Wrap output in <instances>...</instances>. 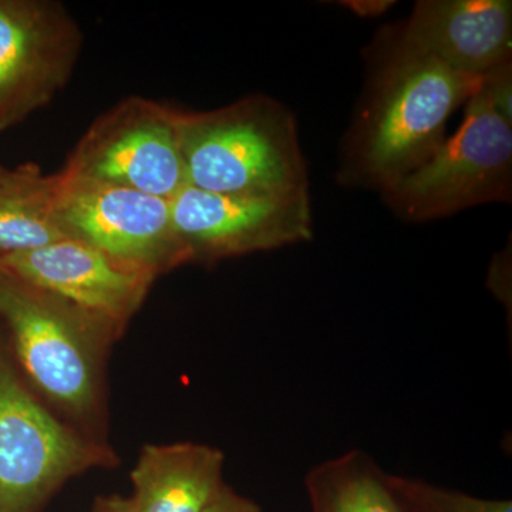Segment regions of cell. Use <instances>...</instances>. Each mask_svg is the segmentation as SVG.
<instances>
[{
  "label": "cell",
  "mask_w": 512,
  "mask_h": 512,
  "mask_svg": "<svg viewBox=\"0 0 512 512\" xmlns=\"http://www.w3.org/2000/svg\"><path fill=\"white\" fill-rule=\"evenodd\" d=\"M57 217L70 238L161 276L188 265L170 200L60 171Z\"/></svg>",
  "instance_id": "obj_7"
},
{
  "label": "cell",
  "mask_w": 512,
  "mask_h": 512,
  "mask_svg": "<svg viewBox=\"0 0 512 512\" xmlns=\"http://www.w3.org/2000/svg\"><path fill=\"white\" fill-rule=\"evenodd\" d=\"M400 42L450 69L481 77L511 62L510 0H420Z\"/></svg>",
  "instance_id": "obj_11"
},
{
  "label": "cell",
  "mask_w": 512,
  "mask_h": 512,
  "mask_svg": "<svg viewBox=\"0 0 512 512\" xmlns=\"http://www.w3.org/2000/svg\"><path fill=\"white\" fill-rule=\"evenodd\" d=\"M343 5L360 18H377L392 8L394 2L393 0H348L343 2Z\"/></svg>",
  "instance_id": "obj_18"
},
{
  "label": "cell",
  "mask_w": 512,
  "mask_h": 512,
  "mask_svg": "<svg viewBox=\"0 0 512 512\" xmlns=\"http://www.w3.org/2000/svg\"><path fill=\"white\" fill-rule=\"evenodd\" d=\"M312 512H404L387 473L359 450L323 461L305 480Z\"/></svg>",
  "instance_id": "obj_14"
},
{
  "label": "cell",
  "mask_w": 512,
  "mask_h": 512,
  "mask_svg": "<svg viewBox=\"0 0 512 512\" xmlns=\"http://www.w3.org/2000/svg\"><path fill=\"white\" fill-rule=\"evenodd\" d=\"M10 174H12V170H9V168H6L5 165L0 164V183L8 180Z\"/></svg>",
  "instance_id": "obj_20"
},
{
  "label": "cell",
  "mask_w": 512,
  "mask_h": 512,
  "mask_svg": "<svg viewBox=\"0 0 512 512\" xmlns=\"http://www.w3.org/2000/svg\"><path fill=\"white\" fill-rule=\"evenodd\" d=\"M82 46V29L62 3L0 0V133L55 99Z\"/></svg>",
  "instance_id": "obj_9"
},
{
  "label": "cell",
  "mask_w": 512,
  "mask_h": 512,
  "mask_svg": "<svg viewBox=\"0 0 512 512\" xmlns=\"http://www.w3.org/2000/svg\"><path fill=\"white\" fill-rule=\"evenodd\" d=\"M480 82L397 40L373 77L342 178L382 191L426 164L446 141L447 121Z\"/></svg>",
  "instance_id": "obj_2"
},
{
  "label": "cell",
  "mask_w": 512,
  "mask_h": 512,
  "mask_svg": "<svg viewBox=\"0 0 512 512\" xmlns=\"http://www.w3.org/2000/svg\"><path fill=\"white\" fill-rule=\"evenodd\" d=\"M188 264L211 265L311 241L309 194H218L184 185L170 200Z\"/></svg>",
  "instance_id": "obj_8"
},
{
  "label": "cell",
  "mask_w": 512,
  "mask_h": 512,
  "mask_svg": "<svg viewBox=\"0 0 512 512\" xmlns=\"http://www.w3.org/2000/svg\"><path fill=\"white\" fill-rule=\"evenodd\" d=\"M480 93L508 123H512V63H504L481 77Z\"/></svg>",
  "instance_id": "obj_16"
},
{
  "label": "cell",
  "mask_w": 512,
  "mask_h": 512,
  "mask_svg": "<svg viewBox=\"0 0 512 512\" xmlns=\"http://www.w3.org/2000/svg\"><path fill=\"white\" fill-rule=\"evenodd\" d=\"M93 512H100V511H99V508H97V507H96V504H94Z\"/></svg>",
  "instance_id": "obj_21"
},
{
  "label": "cell",
  "mask_w": 512,
  "mask_h": 512,
  "mask_svg": "<svg viewBox=\"0 0 512 512\" xmlns=\"http://www.w3.org/2000/svg\"><path fill=\"white\" fill-rule=\"evenodd\" d=\"M94 504L100 512H134L130 497H124L120 494L99 497Z\"/></svg>",
  "instance_id": "obj_19"
},
{
  "label": "cell",
  "mask_w": 512,
  "mask_h": 512,
  "mask_svg": "<svg viewBox=\"0 0 512 512\" xmlns=\"http://www.w3.org/2000/svg\"><path fill=\"white\" fill-rule=\"evenodd\" d=\"M119 464L109 443L76 429L37 396L0 329V512H43L69 481Z\"/></svg>",
  "instance_id": "obj_4"
},
{
  "label": "cell",
  "mask_w": 512,
  "mask_h": 512,
  "mask_svg": "<svg viewBox=\"0 0 512 512\" xmlns=\"http://www.w3.org/2000/svg\"><path fill=\"white\" fill-rule=\"evenodd\" d=\"M480 89V87H478ZM512 192V123L477 90L454 136L426 164L383 188L384 201L410 221H429Z\"/></svg>",
  "instance_id": "obj_5"
},
{
  "label": "cell",
  "mask_w": 512,
  "mask_h": 512,
  "mask_svg": "<svg viewBox=\"0 0 512 512\" xmlns=\"http://www.w3.org/2000/svg\"><path fill=\"white\" fill-rule=\"evenodd\" d=\"M204 512H262V510L251 498L238 494L227 484L220 497Z\"/></svg>",
  "instance_id": "obj_17"
},
{
  "label": "cell",
  "mask_w": 512,
  "mask_h": 512,
  "mask_svg": "<svg viewBox=\"0 0 512 512\" xmlns=\"http://www.w3.org/2000/svg\"><path fill=\"white\" fill-rule=\"evenodd\" d=\"M225 454L195 441L146 444L130 473L134 512H204L222 493Z\"/></svg>",
  "instance_id": "obj_12"
},
{
  "label": "cell",
  "mask_w": 512,
  "mask_h": 512,
  "mask_svg": "<svg viewBox=\"0 0 512 512\" xmlns=\"http://www.w3.org/2000/svg\"><path fill=\"white\" fill-rule=\"evenodd\" d=\"M0 266L124 330L158 278L141 266L74 238L0 259Z\"/></svg>",
  "instance_id": "obj_10"
},
{
  "label": "cell",
  "mask_w": 512,
  "mask_h": 512,
  "mask_svg": "<svg viewBox=\"0 0 512 512\" xmlns=\"http://www.w3.org/2000/svg\"><path fill=\"white\" fill-rule=\"evenodd\" d=\"M180 110L130 96L93 121L63 171L171 200L184 185Z\"/></svg>",
  "instance_id": "obj_6"
},
{
  "label": "cell",
  "mask_w": 512,
  "mask_h": 512,
  "mask_svg": "<svg viewBox=\"0 0 512 512\" xmlns=\"http://www.w3.org/2000/svg\"><path fill=\"white\" fill-rule=\"evenodd\" d=\"M404 512H512L510 500H484L413 478L387 474Z\"/></svg>",
  "instance_id": "obj_15"
},
{
  "label": "cell",
  "mask_w": 512,
  "mask_h": 512,
  "mask_svg": "<svg viewBox=\"0 0 512 512\" xmlns=\"http://www.w3.org/2000/svg\"><path fill=\"white\" fill-rule=\"evenodd\" d=\"M187 185L218 194L308 192L295 119L271 97L254 94L210 111L178 114Z\"/></svg>",
  "instance_id": "obj_3"
},
{
  "label": "cell",
  "mask_w": 512,
  "mask_h": 512,
  "mask_svg": "<svg viewBox=\"0 0 512 512\" xmlns=\"http://www.w3.org/2000/svg\"><path fill=\"white\" fill-rule=\"evenodd\" d=\"M0 329L37 396L76 429L109 443L107 363L126 330L2 266Z\"/></svg>",
  "instance_id": "obj_1"
},
{
  "label": "cell",
  "mask_w": 512,
  "mask_h": 512,
  "mask_svg": "<svg viewBox=\"0 0 512 512\" xmlns=\"http://www.w3.org/2000/svg\"><path fill=\"white\" fill-rule=\"evenodd\" d=\"M57 177L20 165L0 183V259L72 239L55 205Z\"/></svg>",
  "instance_id": "obj_13"
}]
</instances>
